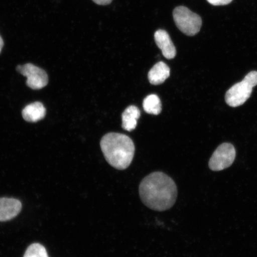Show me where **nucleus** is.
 Wrapping results in <instances>:
<instances>
[{
  "label": "nucleus",
  "instance_id": "1",
  "mask_svg": "<svg viewBox=\"0 0 257 257\" xmlns=\"http://www.w3.org/2000/svg\"><path fill=\"white\" fill-rule=\"evenodd\" d=\"M141 201L157 211L169 210L175 204L178 189L173 179L166 173L155 172L145 177L139 186Z\"/></svg>",
  "mask_w": 257,
  "mask_h": 257
},
{
  "label": "nucleus",
  "instance_id": "2",
  "mask_svg": "<svg viewBox=\"0 0 257 257\" xmlns=\"http://www.w3.org/2000/svg\"><path fill=\"white\" fill-rule=\"evenodd\" d=\"M100 146L109 165L119 170L130 167L136 150L130 137L121 134L109 133L102 138Z\"/></svg>",
  "mask_w": 257,
  "mask_h": 257
},
{
  "label": "nucleus",
  "instance_id": "3",
  "mask_svg": "<svg viewBox=\"0 0 257 257\" xmlns=\"http://www.w3.org/2000/svg\"><path fill=\"white\" fill-rule=\"evenodd\" d=\"M257 85V72H250L242 81L231 87L225 95L227 105L237 107L243 105L248 100L252 92L253 87Z\"/></svg>",
  "mask_w": 257,
  "mask_h": 257
},
{
  "label": "nucleus",
  "instance_id": "4",
  "mask_svg": "<svg viewBox=\"0 0 257 257\" xmlns=\"http://www.w3.org/2000/svg\"><path fill=\"white\" fill-rule=\"evenodd\" d=\"M173 19L179 30L188 36H194L200 32L202 19L184 6H179L173 13Z\"/></svg>",
  "mask_w": 257,
  "mask_h": 257
},
{
  "label": "nucleus",
  "instance_id": "5",
  "mask_svg": "<svg viewBox=\"0 0 257 257\" xmlns=\"http://www.w3.org/2000/svg\"><path fill=\"white\" fill-rule=\"evenodd\" d=\"M236 150L232 144L223 143L217 148L209 161V168L213 171H221L232 165Z\"/></svg>",
  "mask_w": 257,
  "mask_h": 257
},
{
  "label": "nucleus",
  "instance_id": "6",
  "mask_svg": "<svg viewBox=\"0 0 257 257\" xmlns=\"http://www.w3.org/2000/svg\"><path fill=\"white\" fill-rule=\"evenodd\" d=\"M16 70L19 73L27 77V85L32 89H41L48 84L47 73L34 64L27 63L18 66Z\"/></svg>",
  "mask_w": 257,
  "mask_h": 257
},
{
  "label": "nucleus",
  "instance_id": "7",
  "mask_svg": "<svg viewBox=\"0 0 257 257\" xmlns=\"http://www.w3.org/2000/svg\"><path fill=\"white\" fill-rule=\"evenodd\" d=\"M20 201L15 198H0V221H6L17 216L22 210Z\"/></svg>",
  "mask_w": 257,
  "mask_h": 257
},
{
  "label": "nucleus",
  "instance_id": "8",
  "mask_svg": "<svg viewBox=\"0 0 257 257\" xmlns=\"http://www.w3.org/2000/svg\"><path fill=\"white\" fill-rule=\"evenodd\" d=\"M154 40L157 46L162 51L164 57L169 60L174 59L176 50L168 32L163 30L156 31L154 34Z\"/></svg>",
  "mask_w": 257,
  "mask_h": 257
},
{
  "label": "nucleus",
  "instance_id": "9",
  "mask_svg": "<svg viewBox=\"0 0 257 257\" xmlns=\"http://www.w3.org/2000/svg\"><path fill=\"white\" fill-rule=\"evenodd\" d=\"M170 70L168 65L163 62L157 63L150 70L148 78L152 85L162 84L170 76Z\"/></svg>",
  "mask_w": 257,
  "mask_h": 257
},
{
  "label": "nucleus",
  "instance_id": "10",
  "mask_svg": "<svg viewBox=\"0 0 257 257\" xmlns=\"http://www.w3.org/2000/svg\"><path fill=\"white\" fill-rule=\"evenodd\" d=\"M46 114V109L40 102H35L34 103L26 106L22 111V116L26 121L29 122H37L43 119Z\"/></svg>",
  "mask_w": 257,
  "mask_h": 257
},
{
  "label": "nucleus",
  "instance_id": "11",
  "mask_svg": "<svg viewBox=\"0 0 257 257\" xmlns=\"http://www.w3.org/2000/svg\"><path fill=\"white\" fill-rule=\"evenodd\" d=\"M141 112L136 106L131 105L122 114V127L128 132L133 131L137 126Z\"/></svg>",
  "mask_w": 257,
  "mask_h": 257
},
{
  "label": "nucleus",
  "instance_id": "12",
  "mask_svg": "<svg viewBox=\"0 0 257 257\" xmlns=\"http://www.w3.org/2000/svg\"><path fill=\"white\" fill-rule=\"evenodd\" d=\"M143 107L147 113L158 115L162 111V102L158 96L151 94L144 99Z\"/></svg>",
  "mask_w": 257,
  "mask_h": 257
},
{
  "label": "nucleus",
  "instance_id": "13",
  "mask_svg": "<svg viewBox=\"0 0 257 257\" xmlns=\"http://www.w3.org/2000/svg\"><path fill=\"white\" fill-rule=\"evenodd\" d=\"M24 257H49L46 248L40 243L32 244L26 250Z\"/></svg>",
  "mask_w": 257,
  "mask_h": 257
},
{
  "label": "nucleus",
  "instance_id": "14",
  "mask_svg": "<svg viewBox=\"0 0 257 257\" xmlns=\"http://www.w3.org/2000/svg\"><path fill=\"white\" fill-rule=\"evenodd\" d=\"M207 2L214 6H224L229 4L232 0H207Z\"/></svg>",
  "mask_w": 257,
  "mask_h": 257
},
{
  "label": "nucleus",
  "instance_id": "15",
  "mask_svg": "<svg viewBox=\"0 0 257 257\" xmlns=\"http://www.w3.org/2000/svg\"><path fill=\"white\" fill-rule=\"evenodd\" d=\"M92 1L98 5L104 6L110 4L112 0H92Z\"/></svg>",
  "mask_w": 257,
  "mask_h": 257
},
{
  "label": "nucleus",
  "instance_id": "16",
  "mask_svg": "<svg viewBox=\"0 0 257 257\" xmlns=\"http://www.w3.org/2000/svg\"><path fill=\"white\" fill-rule=\"evenodd\" d=\"M3 46H4V41H3L2 37L0 36V53L2 52Z\"/></svg>",
  "mask_w": 257,
  "mask_h": 257
}]
</instances>
